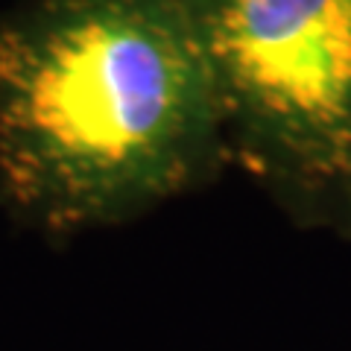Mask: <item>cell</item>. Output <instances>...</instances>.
<instances>
[{"instance_id": "7a4b0ae2", "label": "cell", "mask_w": 351, "mask_h": 351, "mask_svg": "<svg viewBox=\"0 0 351 351\" xmlns=\"http://www.w3.org/2000/svg\"><path fill=\"white\" fill-rule=\"evenodd\" d=\"M228 161L299 228L351 240V0H182Z\"/></svg>"}, {"instance_id": "6da1fadb", "label": "cell", "mask_w": 351, "mask_h": 351, "mask_svg": "<svg viewBox=\"0 0 351 351\" xmlns=\"http://www.w3.org/2000/svg\"><path fill=\"white\" fill-rule=\"evenodd\" d=\"M228 164L182 0H21L0 15V205L47 237L123 226Z\"/></svg>"}]
</instances>
